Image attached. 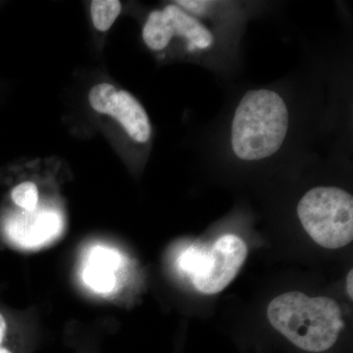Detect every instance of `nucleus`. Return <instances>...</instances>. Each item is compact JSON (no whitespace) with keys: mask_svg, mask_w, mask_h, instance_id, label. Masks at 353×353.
<instances>
[{"mask_svg":"<svg viewBox=\"0 0 353 353\" xmlns=\"http://www.w3.org/2000/svg\"><path fill=\"white\" fill-rule=\"evenodd\" d=\"M267 318L272 328L305 353L331 352L345 328L343 311L334 299L301 292H285L272 299Z\"/></svg>","mask_w":353,"mask_h":353,"instance_id":"f257e3e1","label":"nucleus"},{"mask_svg":"<svg viewBox=\"0 0 353 353\" xmlns=\"http://www.w3.org/2000/svg\"><path fill=\"white\" fill-rule=\"evenodd\" d=\"M289 128V111L284 99L273 90L246 92L234 112L232 146L246 161L273 155L284 143Z\"/></svg>","mask_w":353,"mask_h":353,"instance_id":"f03ea898","label":"nucleus"},{"mask_svg":"<svg viewBox=\"0 0 353 353\" xmlns=\"http://www.w3.org/2000/svg\"><path fill=\"white\" fill-rule=\"evenodd\" d=\"M248 254L245 241L236 234H228L211 245L188 246L179 255L176 266L197 292L212 296L233 282Z\"/></svg>","mask_w":353,"mask_h":353,"instance_id":"7ed1b4c3","label":"nucleus"},{"mask_svg":"<svg viewBox=\"0 0 353 353\" xmlns=\"http://www.w3.org/2000/svg\"><path fill=\"white\" fill-rule=\"evenodd\" d=\"M297 216L308 236L327 250H339L353 239V197L336 187H316L299 201Z\"/></svg>","mask_w":353,"mask_h":353,"instance_id":"20e7f679","label":"nucleus"},{"mask_svg":"<svg viewBox=\"0 0 353 353\" xmlns=\"http://www.w3.org/2000/svg\"><path fill=\"white\" fill-rule=\"evenodd\" d=\"M88 101L97 112L108 114L120 122L134 141L145 143L150 139L152 126L148 114L129 92L101 83L90 90Z\"/></svg>","mask_w":353,"mask_h":353,"instance_id":"39448f33","label":"nucleus"},{"mask_svg":"<svg viewBox=\"0 0 353 353\" xmlns=\"http://www.w3.org/2000/svg\"><path fill=\"white\" fill-rule=\"evenodd\" d=\"M63 229V218L58 211L38 208L9 215L3 224L7 241L22 250L43 248L57 240Z\"/></svg>","mask_w":353,"mask_h":353,"instance_id":"423d86ee","label":"nucleus"},{"mask_svg":"<svg viewBox=\"0 0 353 353\" xmlns=\"http://www.w3.org/2000/svg\"><path fill=\"white\" fill-rule=\"evenodd\" d=\"M121 262L118 250L109 246L94 245L90 248L83 261V282L95 294H111L117 287Z\"/></svg>","mask_w":353,"mask_h":353,"instance_id":"0eeeda50","label":"nucleus"},{"mask_svg":"<svg viewBox=\"0 0 353 353\" xmlns=\"http://www.w3.org/2000/svg\"><path fill=\"white\" fill-rule=\"evenodd\" d=\"M163 11L173 28L174 34L187 39L190 50L210 48L213 43L212 34L196 18L176 4L165 7Z\"/></svg>","mask_w":353,"mask_h":353,"instance_id":"6e6552de","label":"nucleus"},{"mask_svg":"<svg viewBox=\"0 0 353 353\" xmlns=\"http://www.w3.org/2000/svg\"><path fill=\"white\" fill-rule=\"evenodd\" d=\"M175 37L173 28L164 11H153L146 20L143 30V38L152 50H164Z\"/></svg>","mask_w":353,"mask_h":353,"instance_id":"1a4fd4ad","label":"nucleus"},{"mask_svg":"<svg viewBox=\"0 0 353 353\" xmlns=\"http://www.w3.org/2000/svg\"><path fill=\"white\" fill-rule=\"evenodd\" d=\"M121 2L118 0H94L90 4V14L95 29L106 32L112 27L120 15Z\"/></svg>","mask_w":353,"mask_h":353,"instance_id":"9d476101","label":"nucleus"},{"mask_svg":"<svg viewBox=\"0 0 353 353\" xmlns=\"http://www.w3.org/2000/svg\"><path fill=\"white\" fill-rule=\"evenodd\" d=\"M11 199L14 203L23 210H34L39 204L38 188L32 182L21 183L11 192Z\"/></svg>","mask_w":353,"mask_h":353,"instance_id":"9b49d317","label":"nucleus"},{"mask_svg":"<svg viewBox=\"0 0 353 353\" xmlns=\"http://www.w3.org/2000/svg\"><path fill=\"white\" fill-rule=\"evenodd\" d=\"M176 3L183 10L189 11L190 14H194V15L201 16L208 12L209 7L211 6L212 2L183 0V1H176Z\"/></svg>","mask_w":353,"mask_h":353,"instance_id":"f8f14e48","label":"nucleus"},{"mask_svg":"<svg viewBox=\"0 0 353 353\" xmlns=\"http://www.w3.org/2000/svg\"><path fill=\"white\" fill-rule=\"evenodd\" d=\"M7 334V323L6 318L0 313V353H15L11 348L4 345Z\"/></svg>","mask_w":353,"mask_h":353,"instance_id":"ddd939ff","label":"nucleus"},{"mask_svg":"<svg viewBox=\"0 0 353 353\" xmlns=\"http://www.w3.org/2000/svg\"><path fill=\"white\" fill-rule=\"evenodd\" d=\"M352 283H353V271L352 269H350V271H348L347 275V280H345V288H347V294L348 297H350V299H353V287H352Z\"/></svg>","mask_w":353,"mask_h":353,"instance_id":"4468645a","label":"nucleus"}]
</instances>
